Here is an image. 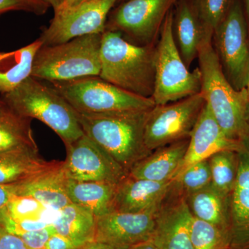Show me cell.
I'll return each instance as SVG.
<instances>
[{"label":"cell","instance_id":"obj_1","mask_svg":"<svg viewBox=\"0 0 249 249\" xmlns=\"http://www.w3.org/2000/svg\"><path fill=\"white\" fill-rule=\"evenodd\" d=\"M201 91L206 106L229 139L240 141L249 133V98L247 88L235 89L228 81L212 43L206 37L198 53Z\"/></svg>","mask_w":249,"mask_h":249},{"label":"cell","instance_id":"obj_2","mask_svg":"<svg viewBox=\"0 0 249 249\" xmlns=\"http://www.w3.org/2000/svg\"><path fill=\"white\" fill-rule=\"evenodd\" d=\"M155 45H135L120 33L105 31L99 76L129 92L152 98L155 89Z\"/></svg>","mask_w":249,"mask_h":249},{"label":"cell","instance_id":"obj_3","mask_svg":"<svg viewBox=\"0 0 249 249\" xmlns=\"http://www.w3.org/2000/svg\"><path fill=\"white\" fill-rule=\"evenodd\" d=\"M148 111L97 114L77 113L85 135L129 173L136 163L152 152L147 148L144 139Z\"/></svg>","mask_w":249,"mask_h":249},{"label":"cell","instance_id":"obj_4","mask_svg":"<svg viewBox=\"0 0 249 249\" xmlns=\"http://www.w3.org/2000/svg\"><path fill=\"white\" fill-rule=\"evenodd\" d=\"M11 111L50 127L65 145L84 134L78 113L53 86L30 76L16 89L1 96Z\"/></svg>","mask_w":249,"mask_h":249},{"label":"cell","instance_id":"obj_5","mask_svg":"<svg viewBox=\"0 0 249 249\" xmlns=\"http://www.w3.org/2000/svg\"><path fill=\"white\" fill-rule=\"evenodd\" d=\"M101 40L102 34H92L42 45L34 58L31 76L54 83L99 76Z\"/></svg>","mask_w":249,"mask_h":249},{"label":"cell","instance_id":"obj_6","mask_svg":"<svg viewBox=\"0 0 249 249\" xmlns=\"http://www.w3.org/2000/svg\"><path fill=\"white\" fill-rule=\"evenodd\" d=\"M173 9L162 25L155 45V105H165L200 93L201 72L190 71L183 62L174 39Z\"/></svg>","mask_w":249,"mask_h":249},{"label":"cell","instance_id":"obj_7","mask_svg":"<svg viewBox=\"0 0 249 249\" xmlns=\"http://www.w3.org/2000/svg\"><path fill=\"white\" fill-rule=\"evenodd\" d=\"M78 114L148 111L156 106L152 98L126 91L99 76L51 83Z\"/></svg>","mask_w":249,"mask_h":249},{"label":"cell","instance_id":"obj_8","mask_svg":"<svg viewBox=\"0 0 249 249\" xmlns=\"http://www.w3.org/2000/svg\"><path fill=\"white\" fill-rule=\"evenodd\" d=\"M212 43L228 81L237 90L247 88L249 78V30L242 0H231L216 28Z\"/></svg>","mask_w":249,"mask_h":249},{"label":"cell","instance_id":"obj_9","mask_svg":"<svg viewBox=\"0 0 249 249\" xmlns=\"http://www.w3.org/2000/svg\"><path fill=\"white\" fill-rule=\"evenodd\" d=\"M201 93L148 111L144 127L145 145L150 151L189 139L205 106Z\"/></svg>","mask_w":249,"mask_h":249},{"label":"cell","instance_id":"obj_10","mask_svg":"<svg viewBox=\"0 0 249 249\" xmlns=\"http://www.w3.org/2000/svg\"><path fill=\"white\" fill-rule=\"evenodd\" d=\"M179 0H126L111 15L106 31L135 45H155L166 16Z\"/></svg>","mask_w":249,"mask_h":249},{"label":"cell","instance_id":"obj_11","mask_svg":"<svg viewBox=\"0 0 249 249\" xmlns=\"http://www.w3.org/2000/svg\"><path fill=\"white\" fill-rule=\"evenodd\" d=\"M118 0H89L69 9L54 11L53 19L39 39L42 45L64 43L81 36L103 34L108 15Z\"/></svg>","mask_w":249,"mask_h":249},{"label":"cell","instance_id":"obj_12","mask_svg":"<svg viewBox=\"0 0 249 249\" xmlns=\"http://www.w3.org/2000/svg\"><path fill=\"white\" fill-rule=\"evenodd\" d=\"M65 147L64 169L69 179L118 184L128 177L129 173L85 134Z\"/></svg>","mask_w":249,"mask_h":249},{"label":"cell","instance_id":"obj_13","mask_svg":"<svg viewBox=\"0 0 249 249\" xmlns=\"http://www.w3.org/2000/svg\"><path fill=\"white\" fill-rule=\"evenodd\" d=\"M237 173L227 199L229 249H249V133L236 150Z\"/></svg>","mask_w":249,"mask_h":249},{"label":"cell","instance_id":"obj_14","mask_svg":"<svg viewBox=\"0 0 249 249\" xmlns=\"http://www.w3.org/2000/svg\"><path fill=\"white\" fill-rule=\"evenodd\" d=\"M192 214L186 197L174 187L155 213L150 241L159 249H193L191 237Z\"/></svg>","mask_w":249,"mask_h":249},{"label":"cell","instance_id":"obj_15","mask_svg":"<svg viewBox=\"0 0 249 249\" xmlns=\"http://www.w3.org/2000/svg\"><path fill=\"white\" fill-rule=\"evenodd\" d=\"M155 213L113 211L96 217L94 240L119 249H129L150 241L155 229Z\"/></svg>","mask_w":249,"mask_h":249},{"label":"cell","instance_id":"obj_16","mask_svg":"<svg viewBox=\"0 0 249 249\" xmlns=\"http://www.w3.org/2000/svg\"><path fill=\"white\" fill-rule=\"evenodd\" d=\"M238 145L239 141L227 137L205 103L190 136L186 155L174 179L190 165L209 160L211 156L222 150H236Z\"/></svg>","mask_w":249,"mask_h":249},{"label":"cell","instance_id":"obj_17","mask_svg":"<svg viewBox=\"0 0 249 249\" xmlns=\"http://www.w3.org/2000/svg\"><path fill=\"white\" fill-rule=\"evenodd\" d=\"M173 184V181L160 182L128 175L116 186L114 211L129 213H155Z\"/></svg>","mask_w":249,"mask_h":249},{"label":"cell","instance_id":"obj_18","mask_svg":"<svg viewBox=\"0 0 249 249\" xmlns=\"http://www.w3.org/2000/svg\"><path fill=\"white\" fill-rule=\"evenodd\" d=\"M67 180L63 161L55 160L49 169L28 181L11 186L14 195L31 196L49 209L60 211L71 204L67 194Z\"/></svg>","mask_w":249,"mask_h":249},{"label":"cell","instance_id":"obj_19","mask_svg":"<svg viewBox=\"0 0 249 249\" xmlns=\"http://www.w3.org/2000/svg\"><path fill=\"white\" fill-rule=\"evenodd\" d=\"M174 39L188 68L197 58L199 47L206 37L204 25L191 0H179L173 9Z\"/></svg>","mask_w":249,"mask_h":249},{"label":"cell","instance_id":"obj_20","mask_svg":"<svg viewBox=\"0 0 249 249\" xmlns=\"http://www.w3.org/2000/svg\"><path fill=\"white\" fill-rule=\"evenodd\" d=\"M189 144V139H183L154 150L131 168L132 178L154 181H173L178 173Z\"/></svg>","mask_w":249,"mask_h":249},{"label":"cell","instance_id":"obj_21","mask_svg":"<svg viewBox=\"0 0 249 249\" xmlns=\"http://www.w3.org/2000/svg\"><path fill=\"white\" fill-rule=\"evenodd\" d=\"M55 160L47 161L39 150H13L0 153V185L19 184L49 169Z\"/></svg>","mask_w":249,"mask_h":249},{"label":"cell","instance_id":"obj_22","mask_svg":"<svg viewBox=\"0 0 249 249\" xmlns=\"http://www.w3.org/2000/svg\"><path fill=\"white\" fill-rule=\"evenodd\" d=\"M116 183L67 180V194L72 204L88 210L96 217L114 211Z\"/></svg>","mask_w":249,"mask_h":249},{"label":"cell","instance_id":"obj_23","mask_svg":"<svg viewBox=\"0 0 249 249\" xmlns=\"http://www.w3.org/2000/svg\"><path fill=\"white\" fill-rule=\"evenodd\" d=\"M42 46L37 38L29 45L9 52H0V94L13 91L31 76L33 64Z\"/></svg>","mask_w":249,"mask_h":249},{"label":"cell","instance_id":"obj_24","mask_svg":"<svg viewBox=\"0 0 249 249\" xmlns=\"http://www.w3.org/2000/svg\"><path fill=\"white\" fill-rule=\"evenodd\" d=\"M96 221L91 212L71 203L59 211L53 226L55 232L81 247L94 240Z\"/></svg>","mask_w":249,"mask_h":249},{"label":"cell","instance_id":"obj_25","mask_svg":"<svg viewBox=\"0 0 249 249\" xmlns=\"http://www.w3.org/2000/svg\"><path fill=\"white\" fill-rule=\"evenodd\" d=\"M185 197L193 217L228 232L227 197L219 194L211 185Z\"/></svg>","mask_w":249,"mask_h":249},{"label":"cell","instance_id":"obj_26","mask_svg":"<svg viewBox=\"0 0 249 249\" xmlns=\"http://www.w3.org/2000/svg\"><path fill=\"white\" fill-rule=\"evenodd\" d=\"M31 121L11 109L0 116V153L27 149L38 150Z\"/></svg>","mask_w":249,"mask_h":249},{"label":"cell","instance_id":"obj_27","mask_svg":"<svg viewBox=\"0 0 249 249\" xmlns=\"http://www.w3.org/2000/svg\"><path fill=\"white\" fill-rule=\"evenodd\" d=\"M58 212L47 207L37 199L29 196L14 195L7 205L0 211V217L14 221H43L53 224Z\"/></svg>","mask_w":249,"mask_h":249},{"label":"cell","instance_id":"obj_28","mask_svg":"<svg viewBox=\"0 0 249 249\" xmlns=\"http://www.w3.org/2000/svg\"><path fill=\"white\" fill-rule=\"evenodd\" d=\"M211 185L222 196L227 197L235 185L237 173L236 150H222L209 159Z\"/></svg>","mask_w":249,"mask_h":249},{"label":"cell","instance_id":"obj_29","mask_svg":"<svg viewBox=\"0 0 249 249\" xmlns=\"http://www.w3.org/2000/svg\"><path fill=\"white\" fill-rule=\"evenodd\" d=\"M193 249H229V234L209 222L193 217L191 224Z\"/></svg>","mask_w":249,"mask_h":249},{"label":"cell","instance_id":"obj_30","mask_svg":"<svg viewBox=\"0 0 249 249\" xmlns=\"http://www.w3.org/2000/svg\"><path fill=\"white\" fill-rule=\"evenodd\" d=\"M173 181L174 187L185 196L204 189L211 183L209 160H201L190 165Z\"/></svg>","mask_w":249,"mask_h":249},{"label":"cell","instance_id":"obj_31","mask_svg":"<svg viewBox=\"0 0 249 249\" xmlns=\"http://www.w3.org/2000/svg\"><path fill=\"white\" fill-rule=\"evenodd\" d=\"M204 25L206 34L213 36L225 17L231 0H191Z\"/></svg>","mask_w":249,"mask_h":249},{"label":"cell","instance_id":"obj_32","mask_svg":"<svg viewBox=\"0 0 249 249\" xmlns=\"http://www.w3.org/2000/svg\"><path fill=\"white\" fill-rule=\"evenodd\" d=\"M53 224L34 231L24 232L18 235L29 249H45L51 236L55 233Z\"/></svg>","mask_w":249,"mask_h":249},{"label":"cell","instance_id":"obj_33","mask_svg":"<svg viewBox=\"0 0 249 249\" xmlns=\"http://www.w3.org/2000/svg\"><path fill=\"white\" fill-rule=\"evenodd\" d=\"M47 10V8L39 6L30 0H0V16L11 11H26L42 15Z\"/></svg>","mask_w":249,"mask_h":249},{"label":"cell","instance_id":"obj_34","mask_svg":"<svg viewBox=\"0 0 249 249\" xmlns=\"http://www.w3.org/2000/svg\"><path fill=\"white\" fill-rule=\"evenodd\" d=\"M0 249H29L18 236L0 227Z\"/></svg>","mask_w":249,"mask_h":249},{"label":"cell","instance_id":"obj_35","mask_svg":"<svg viewBox=\"0 0 249 249\" xmlns=\"http://www.w3.org/2000/svg\"><path fill=\"white\" fill-rule=\"evenodd\" d=\"M71 241L60 234L55 232L49 239L46 244L45 249H78Z\"/></svg>","mask_w":249,"mask_h":249},{"label":"cell","instance_id":"obj_36","mask_svg":"<svg viewBox=\"0 0 249 249\" xmlns=\"http://www.w3.org/2000/svg\"><path fill=\"white\" fill-rule=\"evenodd\" d=\"M14 196L12 186L0 185V211H1Z\"/></svg>","mask_w":249,"mask_h":249},{"label":"cell","instance_id":"obj_37","mask_svg":"<svg viewBox=\"0 0 249 249\" xmlns=\"http://www.w3.org/2000/svg\"><path fill=\"white\" fill-rule=\"evenodd\" d=\"M78 249H119L116 248L107 244L103 243V242H98V241H91V242H88L85 245L82 246Z\"/></svg>","mask_w":249,"mask_h":249},{"label":"cell","instance_id":"obj_38","mask_svg":"<svg viewBox=\"0 0 249 249\" xmlns=\"http://www.w3.org/2000/svg\"><path fill=\"white\" fill-rule=\"evenodd\" d=\"M89 1V0H65L63 4H62L58 10H56V11L73 7V6H76L77 5H79L82 4V3L86 2V1Z\"/></svg>","mask_w":249,"mask_h":249},{"label":"cell","instance_id":"obj_39","mask_svg":"<svg viewBox=\"0 0 249 249\" xmlns=\"http://www.w3.org/2000/svg\"><path fill=\"white\" fill-rule=\"evenodd\" d=\"M42 1L48 5L49 6H52L54 11L58 10L60 6L63 4L65 0H42Z\"/></svg>","mask_w":249,"mask_h":249},{"label":"cell","instance_id":"obj_40","mask_svg":"<svg viewBox=\"0 0 249 249\" xmlns=\"http://www.w3.org/2000/svg\"><path fill=\"white\" fill-rule=\"evenodd\" d=\"M129 249H159L151 241H147V242H142V243L139 244V245L134 246Z\"/></svg>","mask_w":249,"mask_h":249},{"label":"cell","instance_id":"obj_41","mask_svg":"<svg viewBox=\"0 0 249 249\" xmlns=\"http://www.w3.org/2000/svg\"><path fill=\"white\" fill-rule=\"evenodd\" d=\"M10 110L9 107H8L6 103H5L2 98L0 97V116L3 115V114H6Z\"/></svg>","mask_w":249,"mask_h":249},{"label":"cell","instance_id":"obj_42","mask_svg":"<svg viewBox=\"0 0 249 249\" xmlns=\"http://www.w3.org/2000/svg\"><path fill=\"white\" fill-rule=\"evenodd\" d=\"M244 7H245L246 18L248 23L249 30V0H244Z\"/></svg>","mask_w":249,"mask_h":249},{"label":"cell","instance_id":"obj_43","mask_svg":"<svg viewBox=\"0 0 249 249\" xmlns=\"http://www.w3.org/2000/svg\"><path fill=\"white\" fill-rule=\"evenodd\" d=\"M30 1H33V2L35 3L36 4L39 5V6H42V7L47 8V9H48L49 7L48 5L45 4L42 0H30Z\"/></svg>","mask_w":249,"mask_h":249},{"label":"cell","instance_id":"obj_44","mask_svg":"<svg viewBox=\"0 0 249 249\" xmlns=\"http://www.w3.org/2000/svg\"><path fill=\"white\" fill-rule=\"evenodd\" d=\"M247 91H248L249 98V80H248V83H247Z\"/></svg>","mask_w":249,"mask_h":249}]
</instances>
